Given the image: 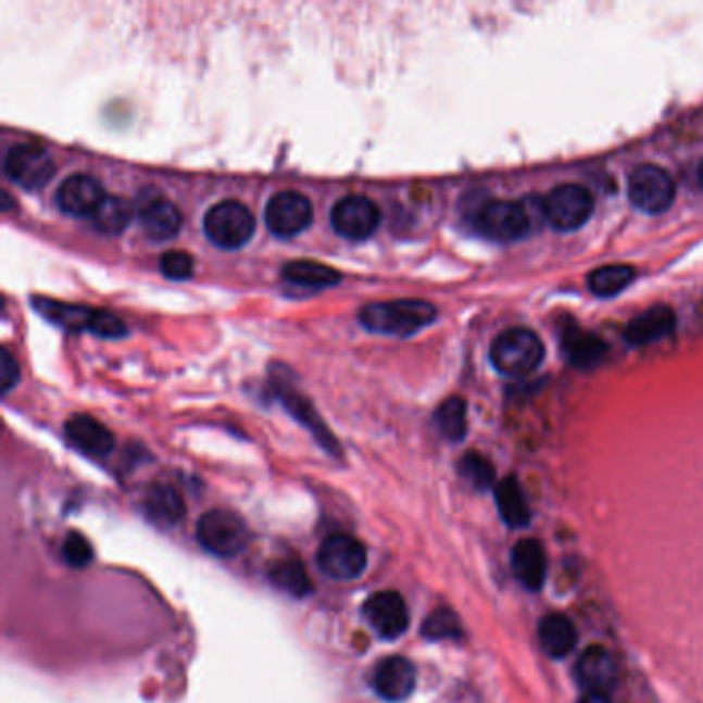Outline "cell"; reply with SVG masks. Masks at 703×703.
<instances>
[{"instance_id": "cell-1", "label": "cell", "mask_w": 703, "mask_h": 703, "mask_svg": "<svg viewBox=\"0 0 703 703\" xmlns=\"http://www.w3.org/2000/svg\"><path fill=\"white\" fill-rule=\"evenodd\" d=\"M547 223L543 199L487 201L473 213V225L487 240L512 243L524 240Z\"/></svg>"}, {"instance_id": "cell-2", "label": "cell", "mask_w": 703, "mask_h": 703, "mask_svg": "<svg viewBox=\"0 0 703 703\" xmlns=\"http://www.w3.org/2000/svg\"><path fill=\"white\" fill-rule=\"evenodd\" d=\"M438 318V310L423 300L367 303L360 312V322L376 335L411 337Z\"/></svg>"}, {"instance_id": "cell-3", "label": "cell", "mask_w": 703, "mask_h": 703, "mask_svg": "<svg viewBox=\"0 0 703 703\" xmlns=\"http://www.w3.org/2000/svg\"><path fill=\"white\" fill-rule=\"evenodd\" d=\"M489 360L503 376L520 378L543 363L544 344L528 328H510L491 344Z\"/></svg>"}, {"instance_id": "cell-4", "label": "cell", "mask_w": 703, "mask_h": 703, "mask_svg": "<svg viewBox=\"0 0 703 703\" xmlns=\"http://www.w3.org/2000/svg\"><path fill=\"white\" fill-rule=\"evenodd\" d=\"M206 238L225 250H238L252 240L256 219L252 211L238 201H222L211 206L204 215Z\"/></svg>"}, {"instance_id": "cell-5", "label": "cell", "mask_w": 703, "mask_h": 703, "mask_svg": "<svg viewBox=\"0 0 703 703\" xmlns=\"http://www.w3.org/2000/svg\"><path fill=\"white\" fill-rule=\"evenodd\" d=\"M629 201L648 215H661L670 209L677 194L673 176L652 163H643L629 174L627 181Z\"/></svg>"}, {"instance_id": "cell-6", "label": "cell", "mask_w": 703, "mask_h": 703, "mask_svg": "<svg viewBox=\"0 0 703 703\" xmlns=\"http://www.w3.org/2000/svg\"><path fill=\"white\" fill-rule=\"evenodd\" d=\"M544 202L547 223L557 231H576L592 217L594 199L580 184H562L553 188Z\"/></svg>"}, {"instance_id": "cell-7", "label": "cell", "mask_w": 703, "mask_h": 703, "mask_svg": "<svg viewBox=\"0 0 703 703\" xmlns=\"http://www.w3.org/2000/svg\"><path fill=\"white\" fill-rule=\"evenodd\" d=\"M197 537L209 553L217 557H234L248 544V528L238 514L213 510L202 516Z\"/></svg>"}, {"instance_id": "cell-8", "label": "cell", "mask_w": 703, "mask_h": 703, "mask_svg": "<svg viewBox=\"0 0 703 703\" xmlns=\"http://www.w3.org/2000/svg\"><path fill=\"white\" fill-rule=\"evenodd\" d=\"M57 165L50 153L36 142H20L4 155L7 178L20 184L27 190H36L52 180Z\"/></svg>"}, {"instance_id": "cell-9", "label": "cell", "mask_w": 703, "mask_h": 703, "mask_svg": "<svg viewBox=\"0 0 703 703\" xmlns=\"http://www.w3.org/2000/svg\"><path fill=\"white\" fill-rule=\"evenodd\" d=\"M330 222L341 238L362 241L374 236V231L382 222V213H380V206L372 199L353 194V197H344L332 206Z\"/></svg>"}, {"instance_id": "cell-10", "label": "cell", "mask_w": 703, "mask_h": 703, "mask_svg": "<svg viewBox=\"0 0 703 703\" xmlns=\"http://www.w3.org/2000/svg\"><path fill=\"white\" fill-rule=\"evenodd\" d=\"M318 565L326 576L335 580H355L367 565V551L351 535H332L322 543Z\"/></svg>"}, {"instance_id": "cell-11", "label": "cell", "mask_w": 703, "mask_h": 703, "mask_svg": "<svg viewBox=\"0 0 703 703\" xmlns=\"http://www.w3.org/2000/svg\"><path fill=\"white\" fill-rule=\"evenodd\" d=\"M312 217H314L312 204L296 190H285L275 194L266 202V209H264V223L268 231L277 238H293L302 234L303 229L312 223Z\"/></svg>"}, {"instance_id": "cell-12", "label": "cell", "mask_w": 703, "mask_h": 703, "mask_svg": "<svg viewBox=\"0 0 703 703\" xmlns=\"http://www.w3.org/2000/svg\"><path fill=\"white\" fill-rule=\"evenodd\" d=\"M363 615L384 640H397L409 627V608L399 592L372 594L363 604Z\"/></svg>"}, {"instance_id": "cell-13", "label": "cell", "mask_w": 703, "mask_h": 703, "mask_svg": "<svg viewBox=\"0 0 703 703\" xmlns=\"http://www.w3.org/2000/svg\"><path fill=\"white\" fill-rule=\"evenodd\" d=\"M108 194L93 176L73 174L57 190V204L62 213L73 217H91Z\"/></svg>"}, {"instance_id": "cell-14", "label": "cell", "mask_w": 703, "mask_h": 703, "mask_svg": "<svg viewBox=\"0 0 703 703\" xmlns=\"http://www.w3.org/2000/svg\"><path fill=\"white\" fill-rule=\"evenodd\" d=\"M415 681L417 673L413 663L402 656H390L376 666L372 685L386 702H402L413 693Z\"/></svg>"}, {"instance_id": "cell-15", "label": "cell", "mask_w": 703, "mask_h": 703, "mask_svg": "<svg viewBox=\"0 0 703 703\" xmlns=\"http://www.w3.org/2000/svg\"><path fill=\"white\" fill-rule=\"evenodd\" d=\"M137 217H139L145 234L151 240H172L180 231V209L163 197H149V199L139 201Z\"/></svg>"}, {"instance_id": "cell-16", "label": "cell", "mask_w": 703, "mask_h": 703, "mask_svg": "<svg viewBox=\"0 0 703 703\" xmlns=\"http://www.w3.org/2000/svg\"><path fill=\"white\" fill-rule=\"evenodd\" d=\"M576 681L586 693L608 695V691L617 681V668L613 656L599 645L588 648L576 664Z\"/></svg>"}, {"instance_id": "cell-17", "label": "cell", "mask_w": 703, "mask_h": 703, "mask_svg": "<svg viewBox=\"0 0 703 703\" xmlns=\"http://www.w3.org/2000/svg\"><path fill=\"white\" fill-rule=\"evenodd\" d=\"M64 434L68 442L80 452L91 454V456H105L114 450V436L103 423L89 417V415H73L66 425Z\"/></svg>"}, {"instance_id": "cell-18", "label": "cell", "mask_w": 703, "mask_h": 703, "mask_svg": "<svg viewBox=\"0 0 703 703\" xmlns=\"http://www.w3.org/2000/svg\"><path fill=\"white\" fill-rule=\"evenodd\" d=\"M677 326V316L668 305H654L627 324L625 341L631 347H645L668 337Z\"/></svg>"}, {"instance_id": "cell-19", "label": "cell", "mask_w": 703, "mask_h": 703, "mask_svg": "<svg viewBox=\"0 0 703 703\" xmlns=\"http://www.w3.org/2000/svg\"><path fill=\"white\" fill-rule=\"evenodd\" d=\"M512 567L514 574L528 590H539L547 576V560L543 547L539 541L526 539L514 547L512 553Z\"/></svg>"}, {"instance_id": "cell-20", "label": "cell", "mask_w": 703, "mask_h": 703, "mask_svg": "<svg viewBox=\"0 0 703 703\" xmlns=\"http://www.w3.org/2000/svg\"><path fill=\"white\" fill-rule=\"evenodd\" d=\"M32 305L40 312L46 321L61 326L64 330H71V332L89 330L91 321H93V310H96V307H87V305L57 302L50 298H36V300H32Z\"/></svg>"}, {"instance_id": "cell-21", "label": "cell", "mask_w": 703, "mask_h": 703, "mask_svg": "<svg viewBox=\"0 0 703 703\" xmlns=\"http://www.w3.org/2000/svg\"><path fill=\"white\" fill-rule=\"evenodd\" d=\"M142 507L153 523L163 524V526L180 523L186 514L184 500L172 485H153L142 500Z\"/></svg>"}, {"instance_id": "cell-22", "label": "cell", "mask_w": 703, "mask_h": 703, "mask_svg": "<svg viewBox=\"0 0 703 703\" xmlns=\"http://www.w3.org/2000/svg\"><path fill=\"white\" fill-rule=\"evenodd\" d=\"M563 351L572 365L588 369L603 362L606 355V342L580 328H567L563 332Z\"/></svg>"}, {"instance_id": "cell-23", "label": "cell", "mask_w": 703, "mask_h": 703, "mask_svg": "<svg viewBox=\"0 0 703 703\" xmlns=\"http://www.w3.org/2000/svg\"><path fill=\"white\" fill-rule=\"evenodd\" d=\"M283 279L305 289H324L341 281V273L316 261H291L283 266Z\"/></svg>"}, {"instance_id": "cell-24", "label": "cell", "mask_w": 703, "mask_h": 703, "mask_svg": "<svg viewBox=\"0 0 703 703\" xmlns=\"http://www.w3.org/2000/svg\"><path fill=\"white\" fill-rule=\"evenodd\" d=\"M539 640H541V645H543V650L549 656L563 658L574 650L578 633H576V627L567 617L547 615L539 625Z\"/></svg>"}, {"instance_id": "cell-25", "label": "cell", "mask_w": 703, "mask_h": 703, "mask_svg": "<svg viewBox=\"0 0 703 703\" xmlns=\"http://www.w3.org/2000/svg\"><path fill=\"white\" fill-rule=\"evenodd\" d=\"M135 213L137 211H135L133 202H128L122 197H105L100 209L89 217V222L100 234L121 236L122 231L133 222Z\"/></svg>"}, {"instance_id": "cell-26", "label": "cell", "mask_w": 703, "mask_h": 703, "mask_svg": "<svg viewBox=\"0 0 703 703\" xmlns=\"http://www.w3.org/2000/svg\"><path fill=\"white\" fill-rule=\"evenodd\" d=\"M495 502L502 514L503 523L512 528H523L530 520V510L524 498L523 487L516 479H503L495 487Z\"/></svg>"}, {"instance_id": "cell-27", "label": "cell", "mask_w": 703, "mask_h": 703, "mask_svg": "<svg viewBox=\"0 0 703 703\" xmlns=\"http://www.w3.org/2000/svg\"><path fill=\"white\" fill-rule=\"evenodd\" d=\"M275 388H277L279 399H283V402H285V406H287V409H289V411H291L300 422L305 423V425L316 434V438H318V440H321L328 450H335L337 442H335V438L326 431V427L322 425L321 419L316 417V411L312 409V404L305 401L302 394H300V392H296L293 388H287V386L281 382V378H277V380H275Z\"/></svg>"}, {"instance_id": "cell-28", "label": "cell", "mask_w": 703, "mask_h": 703, "mask_svg": "<svg viewBox=\"0 0 703 703\" xmlns=\"http://www.w3.org/2000/svg\"><path fill=\"white\" fill-rule=\"evenodd\" d=\"M636 277V268L629 264H608L588 275V287L599 298H613L627 289Z\"/></svg>"}, {"instance_id": "cell-29", "label": "cell", "mask_w": 703, "mask_h": 703, "mask_svg": "<svg viewBox=\"0 0 703 703\" xmlns=\"http://www.w3.org/2000/svg\"><path fill=\"white\" fill-rule=\"evenodd\" d=\"M268 578L279 590L296 597V599H303L312 592L310 576H307L303 563L298 560H283V562L275 563L268 572Z\"/></svg>"}, {"instance_id": "cell-30", "label": "cell", "mask_w": 703, "mask_h": 703, "mask_svg": "<svg viewBox=\"0 0 703 703\" xmlns=\"http://www.w3.org/2000/svg\"><path fill=\"white\" fill-rule=\"evenodd\" d=\"M436 425L445 440L461 442L466 436V402L461 397H450L436 411Z\"/></svg>"}, {"instance_id": "cell-31", "label": "cell", "mask_w": 703, "mask_h": 703, "mask_svg": "<svg viewBox=\"0 0 703 703\" xmlns=\"http://www.w3.org/2000/svg\"><path fill=\"white\" fill-rule=\"evenodd\" d=\"M422 631L427 640H456L463 636V627H461L459 617L448 608L434 611L425 619Z\"/></svg>"}, {"instance_id": "cell-32", "label": "cell", "mask_w": 703, "mask_h": 703, "mask_svg": "<svg viewBox=\"0 0 703 703\" xmlns=\"http://www.w3.org/2000/svg\"><path fill=\"white\" fill-rule=\"evenodd\" d=\"M461 475L475 489H479V491L489 489L493 485V479H495L493 466L489 464L487 459H482V456L475 454V452L473 454H466L463 461H461Z\"/></svg>"}, {"instance_id": "cell-33", "label": "cell", "mask_w": 703, "mask_h": 703, "mask_svg": "<svg viewBox=\"0 0 703 703\" xmlns=\"http://www.w3.org/2000/svg\"><path fill=\"white\" fill-rule=\"evenodd\" d=\"M62 557L71 567H87L93 562V547L80 532H71L62 543Z\"/></svg>"}, {"instance_id": "cell-34", "label": "cell", "mask_w": 703, "mask_h": 703, "mask_svg": "<svg viewBox=\"0 0 703 703\" xmlns=\"http://www.w3.org/2000/svg\"><path fill=\"white\" fill-rule=\"evenodd\" d=\"M160 268L161 273L167 277V279H174V281H184L188 277H192L194 273V261L188 252H181V250H170L165 252L160 259Z\"/></svg>"}, {"instance_id": "cell-35", "label": "cell", "mask_w": 703, "mask_h": 703, "mask_svg": "<svg viewBox=\"0 0 703 703\" xmlns=\"http://www.w3.org/2000/svg\"><path fill=\"white\" fill-rule=\"evenodd\" d=\"M89 332L101 339H122L128 335V328L121 316L108 312V310H93V321Z\"/></svg>"}, {"instance_id": "cell-36", "label": "cell", "mask_w": 703, "mask_h": 703, "mask_svg": "<svg viewBox=\"0 0 703 703\" xmlns=\"http://www.w3.org/2000/svg\"><path fill=\"white\" fill-rule=\"evenodd\" d=\"M17 382H20V363L7 347H2L0 349V392L9 394Z\"/></svg>"}, {"instance_id": "cell-37", "label": "cell", "mask_w": 703, "mask_h": 703, "mask_svg": "<svg viewBox=\"0 0 703 703\" xmlns=\"http://www.w3.org/2000/svg\"><path fill=\"white\" fill-rule=\"evenodd\" d=\"M580 703H611L608 702V695H603V693H586Z\"/></svg>"}, {"instance_id": "cell-38", "label": "cell", "mask_w": 703, "mask_h": 703, "mask_svg": "<svg viewBox=\"0 0 703 703\" xmlns=\"http://www.w3.org/2000/svg\"><path fill=\"white\" fill-rule=\"evenodd\" d=\"M698 178H700V184H702V188H703V161H702V165H700V174H698Z\"/></svg>"}]
</instances>
